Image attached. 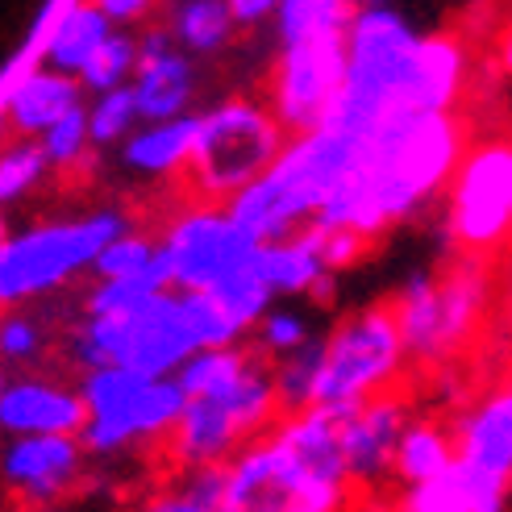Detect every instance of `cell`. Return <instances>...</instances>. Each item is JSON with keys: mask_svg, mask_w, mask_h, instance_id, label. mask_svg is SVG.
I'll return each mask as SVG.
<instances>
[{"mask_svg": "<svg viewBox=\"0 0 512 512\" xmlns=\"http://www.w3.org/2000/svg\"><path fill=\"white\" fill-rule=\"evenodd\" d=\"M463 155L467 130L454 113H392L363 138L358 167L313 221L379 238L450 188Z\"/></svg>", "mask_w": 512, "mask_h": 512, "instance_id": "1", "label": "cell"}, {"mask_svg": "<svg viewBox=\"0 0 512 512\" xmlns=\"http://www.w3.org/2000/svg\"><path fill=\"white\" fill-rule=\"evenodd\" d=\"M417 30L388 0L358 5L346 30V80L338 100L329 105L325 125L367 138L383 117L400 113V84L408 59L417 50Z\"/></svg>", "mask_w": 512, "mask_h": 512, "instance_id": "2", "label": "cell"}, {"mask_svg": "<svg viewBox=\"0 0 512 512\" xmlns=\"http://www.w3.org/2000/svg\"><path fill=\"white\" fill-rule=\"evenodd\" d=\"M279 417L275 375L267 354L254 350L246 371L221 392L188 396L175 429L167 433V454L179 471L188 467H225L250 438L267 433Z\"/></svg>", "mask_w": 512, "mask_h": 512, "instance_id": "3", "label": "cell"}, {"mask_svg": "<svg viewBox=\"0 0 512 512\" xmlns=\"http://www.w3.org/2000/svg\"><path fill=\"white\" fill-rule=\"evenodd\" d=\"M288 142L284 121L259 100H221L217 109L196 117V142L188 159V184L200 200H229L250 179H259Z\"/></svg>", "mask_w": 512, "mask_h": 512, "instance_id": "4", "label": "cell"}, {"mask_svg": "<svg viewBox=\"0 0 512 512\" xmlns=\"http://www.w3.org/2000/svg\"><path fill=\"white\" fill-rule=\"evenodd\" d=\"M121 229H130L121 209H100L75 221H42L9 234L0 246V309L59 292L80 271H92L100 246Z\"/></svg>", "mask_w": 512, "mask_h": 512, "instance_id": "5", "label": "cell"}, {"mask_svg": "<svg viewBox=\"0 0 512 512\" xmlns=\"http://www.w3.org/2000/svg\"><path fill=\"white\" fill-rule=\"evenodd\" d=\"M404 358H408V350H404L392 304H375V309L350 313L334 334L325 338L317 404L354 408L379 392L396 388Z\"/></svg>", "mask_w": 512, "mask_h": 512, "instance_id": "6", "label": "cell"}, {"mask_svg": "<svg viewBox=\"0 0 512 512\" xmlns=\"http://www.w3.org/2000/svg\"><path fill=\"white\" fill-rule=\"evenodd\" d=\"M163 254L175 288L184 292H213L229 271L246 267L259 254V238L225 209L221 200H204L184 209L163 229Z\"/></svg>", "mask_w": 512, "mask_h": 512, "instance_id": "7", "label": "cell"}, {"mask_svg": "<svg viewBox=\"0 0 512 512\" xmlns=\"http://www.w3.org/2000/svg\"><path fill=\"white\" fill-rule=\"evenodd\" d=\"M450 238L467 254L500 250L512 238V142L471 146L450 179Z\"/></svg>", "mask_w": 512, "mask_h": 512, "instance_id": "8", "label": "cell"}, {"mask_svg": "<svg viewBox=\"0 0 512 512\" xmlns=\"http://www.w3.org/2000/svg\"><path fill=\"white\" fill-rule=\"evenodd\" d=\"M342 413L346 408L313 404L271 425L288 454L292 512H334L350 500L354 488L342 454Z\"/></svg>", "mask_w": 512, "mask_h": 512, "instance_id": "9", "label": "cell"}, {"mask_svg": "<svg viewBox=\"0 0 512 512\" xmlns=\"http://www.w3.org/2000/svg\"><path fill=\"white\" fill-rule=\"evenodd\" d=\"M346 80V34L284 42L271 75V109L288 134H304L325 121Z\"/></svg>", "mask_w": 512, "mask_h": 512, "instance_id": "10", "label": "cell"}, {"mask_svg": "<svg viewBox=\"0 0 512 512\" xmlns=\"http://www.w3.org/2000/svg\"><path fill=\"white\" fill-rule=\"evenodd\" d=\"M200 350V329L184 288H167L121 313V354L117 363L142 375H175Z\"/></svg>", "mask_w": 512, "mask_h": 512, "instance_id": "11", "label": "cell"}, {"mask_svg": "<svg viewBox=\"0 0 512 512\" xmlns=\"http://www.w3.org/2000/svg\"><path fill=\"white\" fill-rule=\"evenodd\" d=\"M84 458L75 433H21L0 450V479L25 508H50L80 488Z\"/></svg>", "mask_w": 512, "mask_h": 512, "instance_id": "12", "label": "cell"}, {"mask_svg": "<svg viewBox=\"0 0 512 512\" xmlns=\"http://www.w3.org/2000/svg\"><path fill=\"white\" fill-rule=\"evenodd\" d=\"M404 425H408V404L396 388L342 413V454H346L350 488L358 496H375L392 479Z\"/></svg>", "mask_w": 512, "mask_h": 512, "instance_id": "13", "label": "cell"}, {"mask_svg": "<svg viewBox=\"0 0 512 512\" xmlns=\"http://www.w3.org/2000/svg\"><path fill=\"white\" fill-rule=\"evenodd\" d=\"M188 404V392L175 375H146L142 388L109 417H88L80 442L88 454H117L138 442H167L179 413Z\"/></svg>", "mask_w": 512, "mask_h": 512, "instance_id": "14", "label": "cell"}, {"mask_svg": "<svg viewBox=\"0 0 512 512\" xmlns=\"http://www.w3.org/2000/svg\"><path fill=\"white\" fill-rule=\"evenodd\" d=\"M134 96L142 121H163L188 113L192 92H196V71L192 55L175 42L171 25H150L138 38V71H134Z\"/></svg>", "mask_w": 512, "mask_h": 512, "instance_id": "15", "label": "cell"}, {"mask_svg": "<svg viewBox=\"0 0 512 512\" xmlns=\"http://www.w3.org/2000/svg\"><path fill=\"white\" fill-rule=\"evenodd\" d=\"M225 512H292L288 454L275 429L250 438L225 463Z\"/></svg>", "mask_w": 512, "mask_h": 512, "instance_id": "16", "label": "cell"}, {"mask_svg": "<svg viewBox=\"0 0 512 512\" xmlns=\"http://www.w3.org/2000/svg\"><path fill=\"white\" fill-rule=\"evenodd\" d=\"M467 88V46L458 34H421L400 84V113H454Z\"/></svg>", "mask_w": 512, "mask_h": 512, "instance_id": "17", "label": "cell"}, {"mask_svg": "<svg viewBox=\"0 0 512 512\" xmlns=\"http://www.w3.org/2000/svg\"><path fill=\"white\" fill-rule=\"evenodd\" d=\"M88 404L80 388H63L55 379H9L0 388V433H84Z\"/></svg>", "mask_w": 512, "mask_h": 512, "instance_id": "18", "label": "cell"}, {"mask_svg": "<svg viewBox=\"0 0 512 512\" xmlns=\"http://www.w3.org/2000/svg\"><path fill=\"white\" fill-rule=\"evenodd\" d=\"M433 304H438V346H442V363H446L450 354L475 342L483 317H488V304H492V279L483 271L479 254L458 259L446 275H438Z\"/></svg>", "mask_w": 512, "mask_h": 512, "instance_id": "19", "label": "cell"}, {"mask_svg": "<svg viewBox=\"0 0 512 512\" xmlns=\"http://www.w3.org/2000/svg\"><path fill=\"white\" fill-rule=\"evenodd\" d=\"M458 458L512 483V379L483 392L454 429Z\"/></svg>", "mask_w": 512, "mask_h": 512, "instance_id": "20", "label": "cell"}, {"mask_svg": "<svg viewBox=\"0 0 512 512\" xmlns=\"http://www.w3.org/2000/svg\"><path fill=\"white\" fill-rule=\"evenodd\" d=\"M508 492H512V483L479 471L467 458H454L442 475L404 488L400 504L408 512H496L504 508Z\"/></svg>", "mask_w": 512, "mask_h": 512, "instance_id": "21", "label": "cell"}, {"mask_svg": "<svg viewBox=\"0 0 512 512\" xmlns=\"http://www.w3.org/2000/svg\"><path fill=\"white\" fill-rule=\"evenodd\" d=\"M84 92H88V88L80 84V75L42 63L38 71H30L25 80L13 84L9 105H5V121H9L13 134L38 138L46 125H55L63 113L80 109V105H84Z\"/></svg>", "mask_w": 512, "mask_h": 512, "instance_id": "22", "label": "cell"}, {"mask_svg": "<svg viewBox=\"0 0 512 512\" xmlns=\"http://www.w3.org/2000/svg\"><path fill=\"white\" fill-rule=\"evenodd\" d=\"M192 142H196V117H188V113L163 117V121H142L138 130L121 142V163L146 179H171V175L188 171Z\"/></svg>", "mask_w": 512, "mask_h": 512, "instance_id": "23", "label": "cell"}, {"mask_svg": "<svg viewBox=\"0 0 512 512\" xmlns=\"http://www.w3.org/2000/svg\"><path fill=\"white\" fill-rule=\"evenodd\" d=\"M254 263L267 275V284L275 288V296H309L321 279L329 275L325 259H321V238H317V225L309 221L304 229H296L292 238H279V242H263Z\"/></svg>", "mask_w": 512, "mask_h": 512, "instance_id": "24", "label": "cell"}, {"mask_svg": "<svg viewBox=\"0 0 512 512\" xmlns=\"http://www.w3.org/2000/svg\"><path fill=\"white\" fill-rule=\"evenodd\" d=\"M117 30L113 17L96 5V0H75V5L55 21V30L46 34L42 46V63L80 75V67L96 55V46Z\"/></svg>", "mask_w": 512, "mask_h": 512, "instance_id": "25", "label": "cell"}, {"mask_svg": "<svg viewBox=\"0 0 512 512\" xmlns=\"http://www.w3.org/2000/svg\"><path fill=\"white\" fill-rule=\"evenodd\" d=\"M454 458H458V442L442 421H413L408 417V425L400 433V446H396L392 479L400 488H413V483L442 475Z\"/></svg>", "mask_w": 512, "mask_h": 512, "instance_id": "26", "label": "cell"}, {"mask_svg": "<svg viewBox=\"0 0 512 512\" xmlns=\"http://www.w3.org/2000/svg\"><path fill=\"white\" fill-rule=\"evenodd\" d=\"M167 25L188 55H217L229 42V34L238 30L225 0H175L167 13Z\"/></svg>", "mask_w": 512, "mask_h": 512, "instance_id": "27", "label": "cell"}, {"mask_svg": "<svg viewBox=\"0 0 512 512\" xmlns=\"http://www.w3.org/2000/svg\"><path fill=\"white\" fill-rule=\"evenodd\" d=\"M321 358H325V342H304L292 354H279L271 363L275 375V396H279V413L292 417L304 408L317 404V388H321Z\"/></svg>", "mask_w": 512, "mask_h": 512, "instance_id": "28", "label": "cell"}, {"mask_svg": "<svg viewBox=\"0 0 512 512\" xmlns=\"http://www.w3.org/2000/svg\"><path fill=\"white\" fill-rule=\"evenodd\" d=\"M354 5L350 0H279L275 30L279 42H304L321 34H346Z\"/></svg>", "mask_w": 512, "mask_h": 512, "instance_id": "29", "label": "cell"}, {"mask_svg": "<svg viewBox=\"0 0 512 512\" xmlns=\"http://www.w3.org/2000/svg\"><path fill=\"white\" fill-rule=\"evenodd\" d=\"M250 358H254V350H246L238 342H229V346H200L188 363L175 371V379H179V388H184L188 396H209V392L229 388V383L246 371Z\"/></svg>", "mask_w": 512, "mask_h": 512, "instance_id": "30", "label": "cell"}, {"mask_svg": "<svg viewBox=\"0 0 512 512\" xmlns=\"http://www.w3.org/2000/svg\"><path fill=\"white\" fill-rule=\"evenodd\" d=\"M221 309L234 317V325L242 329V334H250L254 325H259V317L271 309V300H275V288L267 284V275L259 271V263H246V267H238V271H229L221 284L209 292Z\"/></svg>", "mask_w": 512, "mask_h": 512, "instance_id": "31", "label": "cell"}, {"mask_svg": "<svg viewBox=\"0 0 512 512\" xmlns=\"http://www.w3.org/2000/svg\"><path fill=\"white\" fill-rule=\"evenodd\" d=\"M50 171L55 167H50L38 138L17 134V142L0 146V209H9V204H21L25 196H34Z\"/></svg>", "mask_w": 512, "mask_h": 512, "instance_id": "32", "label": "cell"}, {"mask_svg": "<svg viewBox=\"0 0 512 512\" xmlns=\"http://www.w3.org/2000/svg\"><path fill=\"white\" fill-rule=\"evenodd\" d=\"M134 71H138V38L117 25V30L96 46V55L80 67V84L96 96V92H109L121 84H134Z\"/></svg>", "mask_w": 512, "mask_h": 512, "instance_id": "33", "label": "cell"}, {"mask_svg": "<svg viewBox=\"0 0 512 512\" xmlns=\"http://www.w3.org/2000/svg\"><path fill=\"white\" fill-rule=\"evenodd\" d=\"M142 125V109L130 84L96 92V100L88 105V130H92V146H121Z\"/></svg>", "mask_w": 512, "mask_h": 512, "instance_id": "34", "label": "cell"}, {"mask_svg": "<svg viewBox=\"0 0 512 512\" xmlns=\"http://www.w3.org/2000/svg\"><path fill=\"white\" fill-rule=\"evenodd\" d=\"M163 512H225V467H188L184 479L155 500Z\"/></svg>", "mask_w": 512, "mask_h": 512, "instance_id": "35", "label": "cell"}, {"mask_svg": "<svg viewBox=\"0 0 512 512\" xmlns=\"http://www.w3.org/2000/svg\"><path fill=\"white\" fill-rule=\"evenodd\" d=\"M163 246L150 242L146 234H138V229H121L117 238H109L105 246H100V254L92 259V275L96 279H121V275H142L159 263Z\"/></svg>", "mask_w": 512, "mask_h": 512, "instance_id": "36", "label": "cell"}, {"mask_svg": "<svg viewBox=\"0 0 512 512\" xmlns=\"http://www.w3.org/2000/svg\"><path fill=\"white\" fill-rule=\"evenodd\" d=\"M42 150H46V159L55 171H75V167H84L88 155H92V130H88V109H71L63 113L55 125H46V130L38 134Z\"/></svg>", "mask_w": 512, "mask_h": 512, "instance_id": "37", "label": "cell"}, {"mask_svg": "<svg viewBox=\"0 0 512 512\" xmlns=\"http://www.w3.org/2000/svg\"><path fill=\"white\" fill-rule=\"evenodd\" d=\"M313 342L309 334V321H304L296 309H271L259 317V325H254V350L267 354V358H279V354H292L296 346Z\"/></svg>", "mask_w": 512, "mask_h": 512, "instance_id": "38", "label": "cell"}, {"mask_svg": "<svg viewBox=\"0 0 512 512\" xmlns=\"http://www.w3.org/2000/svg\"><path fill=\"white\" fill-rule=\"evenodd\" d=\"M42 346H46V334H42V325L34 317L17 313L13 304L0 309V358H5L9 367L34 363V358L42 354Z\"/></svg>", "mask_w": 512, "mask_h": 512, "instance_id": "39", "label": "cell"}, {"mask_svg": "<svg viewBox=\"0 0 512 512\" xmlns=\"http://www.w3.org/2000/svg\"><path fill=\"white\" fill-rule=\"evenodd\" d=\"M317 225V221H313ZM317 238H321V259H325V267L329 271H350L354 263H363L367 259V250H371V242L375 238H367V234H358V229H350V225H317Z\"/></svg>", "mask_w": 512, "mask_h": 512, "instance_id": "40", "label": "cell"}, {"mask_svg": "<svg viewBox=\"0 0 512 512\" xmlns=\"http://www.w3.org/2000/svg\"><path fill=\"white\" fill-rule=\"evenodd\" d=\"M96 5L113 17V25H134V21L155 13L159 0H96Z\"/></svg>", "mask_w": 512, "mask_h": 512, "instance_id": "41", "label": "cell"}, {"mask_svg": "<svg viewBox=\"0 0 512 512\" xmlns=\"http://www.w3.org/2000/svg\"><path fill=\"white\" fill-rule=\"evenodd\" d=\"M225 5H229V13H234L238 25H263V21L275 17L279 0H225Z\"/></svg>", "mask_w": 512, "mask_h": 512, "instance_id": "42", "label": "cell"}, {"mask_svg": "<svg viewBox=\"0 0 512 512\" xmlns=\"http://www.w3.org/2000/svg\"><path fill=\"white\" fill-rule=\"evenodd\" d=\"M496 59H500V71L512 75V21L500 30V42H496Z\"/></svg>", "mask_w": 512, "mask_h": 512, "instance_id": "43", "label": "cell"}, {"mask_svg": "<svg viewBox=\"0 0 512 512\" xmlns=\"http://www.w3.org/2000/svg\"><path fill=\"white\" fill-rule=\"evenodd\" d=\"M9 242V221H5V209H0V246Z\"/></svg>", "mask_w": 512, "mask_h": 512, "instance_id": "44", "label": "cell"}, {"mask_svg": "<svg viewBox=\"0 0 512 512\" xmlns=\"http://www.w3.org/2000/svg\"><path fill=\"white\" fill-rule=\"evenodd\" d=\"M9 379H13V375H9V363H5V358H0V388H5Z\"/></svg>", "mask_w": 512, "mask_h": 512, "instance_id": "45", "label": "cell"}, {"mask_svg": "<svg viewBox=\"0 0 512 512\" xmlns=\"http://www.w3.org/2000/svg\"><path fill=\"white\" fill-rule=\"evenodd\" d=\"M350 5L358 9V5H379V0H350Z\"/></svg>", "mask_w": 512, "mask_h": 512, "instance_id": "46", "label": "cell"}]
</instances>
